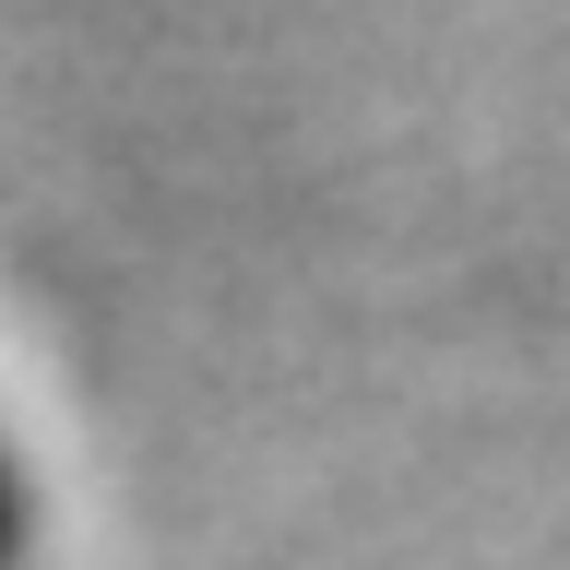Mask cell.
I'll return each instance as SVG.
<instances>
[{
	"label": "cell",
	"instance_id": "6da1fadb",
	"mask_svg": "<svg viewBox=\"0 0 570 570\" xmlns=\"http://www.w3.org/2000/svg\"><path fill=\"white\" fill-rule=\"evenodd\" d=\"M24 559V488H12V452H0V570Z\"/></svg>",
	"mask_w": 570,
	"mask_h": 570
}]
</instances>
